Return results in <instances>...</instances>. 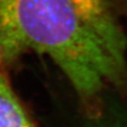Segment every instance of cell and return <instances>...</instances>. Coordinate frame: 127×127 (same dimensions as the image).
I'll use <instances>...</instances> for the list:
<instances>
[{"instance_id": "obj_1", "label": "cell", "mask_w": 127, "mask_h": 127, "mask_svg": "<svg viewBox=\"0 0 127 127\" xmlns=\"http://www.w3.org/2000/svg\"><path fill=\"white\" fill-rule=\"evenodd\" d=\"M126 20L127 0H0V64L46 55L98 119L110 91L127 102Z\"/></svg>"}, {"instance_id": "obj_2", "label": "cell", "mask_w": 127, "mask_h": 127, "mask_svg": "<svg viewBox=\"0 0 127 127\" xmlns=\"http://www.w3.org/2000/svg\"><path fill=\"white\" fill-rule=\"evenodd\" d=\"M0 127H41L14 90L4 64H0Z\"/></svg>"}]
</instances>
